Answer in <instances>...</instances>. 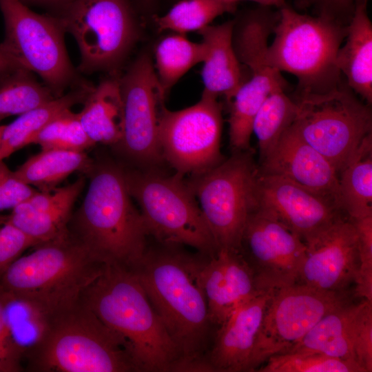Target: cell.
Listing matches in <instances>:
<instances>
[{"mask_svg": "<svg viewBox=\"0 0 372 372\" xmlns=\"http://www.w3.org/2000/svg\"><path fill=\"white\" fill-rule=\"evenodd\" d=\"M158 243L147 246L132 269L178 350L181 371H211L207 355L214 327L198 278L201 254Z\"/></svg>", "mask_w": 372, "mask_h": 372, "instance_id": "cell-1", "label": "cell"}, {"mask_svg": "<svg viewBox=\"0 0 372 372\" xmlns=\"http://www.w3.org/2000/svg\"><path fill=\"white\" fill-rule=\"evenodd\" d=\"M24 353L30 372L139 371L127 341L80 300L34 321Z\"/></svg>", "mask_w": 372, "mask_h": 372, "instance_id": "cell-2", "label": "cell"}, {"mask_svg": "<svg viewBox=\"0 0 372 372\" xmlns=\"http://www.w3.org/2000/svg\"><path fill=\"white\" fill-rule=\"evenodd\" d=\"M79 300L127 341L139 371H181L178 350L133 269L105 265Z\"/></svg>", "mask_w": 372, "mask_h": 372, "instance_id": "cell-3", "label": "cell"}, {"mask_svg": "<svg viewBox=\"0 0 372 372\" xmlns=\"http://www.w3.org/2000/svg\"><path fill=\"white\" fill-rule=\"evenodd\" d=\"M34 248L0 276V285L33 322L78 302L105 265L70 230Z\"/></svg>", "mask_w": 372, "mask_h": 372, "instance_id": "cell-4", "label": "cell"}, {"mask_svg": "<svg viewBox=\"0 0 372 372\" xmlns=\"http://www.w3.org/2000/svg\"><path fill=\"white\" fill-rule=\"evenodd\" d=\"M87 194L71 231L105 265L133 269L142 258L149 236L132 200L124 169L112 163L94 164Z\"/></svg>", "mask_w": 372, "mask_h": 372, "instance_id": "cell-5", "label": "cell"}, {"mask_svg": "<svg viewBox=\"0 0 372 372\" xmlns=\"http://www.w3.org/2000/svg\"><path fill=\"white\" fill-rule=\"evenodd\" d=\"M278 11L266 55L268 65L295 76L299 95L325 93L338 86L342 81L336 56L347 25L299 13L287 4Z\"/></svg>", "mask_w": 372, "mask_h": 372, "instance_id": "cell-6", "label": "cell"}, {"mask_svg": "<svg viewBox=\"0 0 372 372\" xmlns=\"http://www.w3.org/2000/svg\"><path fill=\"white\" fill-rule=\"evenodd\" d=\"M124 172L149 236L162 244L192 247L207 256L216 254L213 234L183 175H165L156 168Z\"/></svg>", "mask_w": 372, "mask_h": 372, "instance_id": "cell-7", "label": "cell"}, {"mask_svg": "<svg viewBox=\"0 0 372 372\" xmlns=\"http://www.w3.org/2000/svg\"><path fill=\"white\" fill-rule=\"evenodd\" d=\"M258 175L249 149L234 152L228 159L187 182L218 249L240 250L247 218L258 207Z\"/></svg>", "mask_w": 372, "mask_h": 372, "instance_id": "cell-8", "label": "cell"}, {"mask_svg": "<svg viewBox=\"0 0 372 372\" xmlns=\"http://www.w3.org/2000/svg\"><path fill=\"white\" fill-rule=\"evenodd\" d=\"M296 102L292 127L339 174L371 134L369 105L361 102L346 81L325 93L300 94Z\"/></svg>", "mask_w": 372, "mask_h": 372, "instance_id": "cell-9", "label": "cell"}, {"mask_svg": "<svg viewBox=\"0 0 372 372\" xmlns=\"http://www.w3.org/2000/svg\"><path fill=\"white\" fill-rule=\"evenodd\" d=\"M6 34L0 50L17 68L38 74L56 96L75 83L76 73L55 15L40 14L21 0H0Z\"/></svg>", "mask_w": 372, "mask_h": 372, "instance_id": "cell-10", "label": "cell"}, {"mask_svg": "<svg viewBox=\"0 0 372 372\" xmlns=\"http://www.w3.org/2000/svg\"><path fill=\"white\" fill-rule=\"evenodd\" d=\"M54 14L74 37L84 73L111 70L125 58L138 29L128 0H74Z\"/></svg>", "mask_w": 372, "mask_h": 372, "instance_id": "cell-11", "label": "cell"}, {"mask_svg": "<svg viewBox=\"0 0 372 372\" xmlns=\"http://www.w3.org/2000/svg\"><path fill=\"white\" fill-rule=\"evenodd\" d=\"M349 292L320 290L294 283L274 289L267 304L248 371L298 343L327 313L351 301Z\"/></svg>", "mask_w": 372, "mask_h": 372, "instance_id": "cell-12", "label": "cell"}, {"mask_svg": "<svg viewBox=\"0 0 372 372\" xmlns=\"http://www.w3.org/2000/svg\"><path fill=\"white\" fill-rule=\"evenodd\" d=\"M223 118L218 98L203 94L196 104L171 111L160 118L158 141L163 161L176 173L192 176L224 161L220 152Z\"/></svg>", "mask_w": 372, "mask_h": 372, "instance_id": "cell-13", "label": "cell"}, {"mask_svg": "<svg viewBox=\"0 0 372 372\" xmlns=\"http://www.w3.org/2000/svg\"><path fill=\"white\" fill-rule=\"evenodd\" d=\"M123 105V132L116 147L143 169L156 168L163 158L158 141L166 94L147 54L140 55L119 78Z\"/></svg>", "mask_w": 372, "mask_h": 372, "instance_id": "cell-14", "label": "cell"}, {"mask_svg": "<svg viewBox=\"0 0 372 372\" xmlns=\"http://www.w3.org/2000/svg\"><path fill=\"white\" fill-rule=\"evenodd\" d=\"M304 242L283 224L259 209L248 217L240 250L262 291L296 282L304 260Z\"/></svg>", "mask_w": 372, "mask_h": 372, "instance_id": "cell-15", "label": "cell"}, {"mask_svg": "<svg viewBox=\"0 0 372 372\" xmlns=\"http://www.w3.org/2000/svg\"><path fill=\"white\" fill-rule=\"evenodd\" d=\"M258 209L271 215L307 243L347 217L332 200L285 178L262 174Z\"/></svg>", "mask_w": 372, "mask_h": 372, "instance_id": "cell-16", "label": "cell"}, {"mask_svg": "<svg viewBox=\"0 0 372 372\" xmlns=\"http://www.w3.org/2000/svg\"><path fill=\"white\" fill-rule=\"evenodd\" d=\"M306 255L296 283L320 290L349 292L360 266L357 234L344 217L305 243Z\"/></svg>", "mask_w": 372, "mask_h": 372, "instance_id": "cell-17", "label": "cell"}, {"mask_svg": "<svg viewBox=\"0 0 372 372\" xmlns=\"http://www.w3.org/2000/svg\"><path fill=\"white\" fill-rule=\"evenodd\" d=\"M198 278L216 329L239 306L267 291L258 287L251 269L234 249L221 248L211 257L201 254Z\"/></svg>", "mask_w": 372, "mask_h": 372, "instance_id": "cell-18", "label": "cell"}, {"mask_svg": "<svg viewBox=\"0 0 372 372\" xmlns=\"http://www.w3.org/2000/svg\"><path fill=\"white\" fill-rule=\"evenodd\" d=\"M262 162L260 173L285 178L332 200L340 208L336 169L292 125Z\"/></svg>", "mask_w": 372, "mask_h": 372, "instance_id": "cell-19", "label": "cell"}, {"mask_svg": "<svg viewBox=\"0 0 372 372\" xmlns=\"http://www.w3.org/2000/svg\"><path fill=\"white\" fill-rule=\"evenodd\" d=\"M274 289L236 309L217 329L207 355L211 371H248L268 301Z\"/></svg>", "mask_w": 372, "mask_h": 372, "instance_id": "cell-20", "label": "cell"}, {"mask_svg": "<svg viewBox=\"0 0 372 372\" xmlns=\"http://www.w3.org/2000/svg\"><path fill=\"white\" fill-rule=\"evenodd\" d=\"M84 185V178L80 177L52 192H39L25 210L1 217L39 244L57 238L69 232L72 207Z\"/></svg>", "mask_w": 372, "mask_h": 372, "instance_id": "cell-21", "label": "cell"}, {"mask_svg": "<svg viewBox=\"0 0 372 372\" xmlns=\"http://www.w3.org/2000/svg\"><path fill=\"white\" fill-rule=\"evenodd\" d=\"M234 21L218 25H209L198 32L205 47L201 77L204 85L203 94L229 101L243 83L241 64L234 43Z\"/></svg>", "mask_w": 372, "mask_h": 372, "instance_id": "cell-22", "label": "cell"}, {"mask_svg": "<svg viewBox=\"0 0 372 372\" xmlns=\"http://www.w3.org/2000/svg\"><path fill=\"white\" fill-rule=\"evenodd\" d=\"M367 3H355L347 25V35L339 48L336 64L348 86L368 105L372 103V23Z\"/></svg>", "mask_w": 372, "mask_h": 372, "instance_id": "cell-23", "label": "cell"}, {"mask_svg": "<svg viewBox=\"0 0 372 372\" xmlns=\"http://www.w3.org/2000/svg\"><path fill=\"white\" fill-rule=\"evenodd\" d=\"M79 112L81 125L90 139L116 146L123 132V105L120 79L112 76L92 86Z\"/></svg>", "mask_w": 372, "mask_h": 372, "instance_id": "cell-24", "label": "cell"}, {"mask_svg": "<svg viewBox=\"0 0 372 372\" xmlns=\"http://www.w3.org/2000/svg\"><path fill=\"white\" fill-rule=\"evenodd\" d=\"M360 305V302L353 303L351 300L329 311L287 352L314 351L351 362L361 369L355 362L353 351L355 324Z\"/></svg>", "mask_w": 372, "mask_h": 372, "instance_id": "cell-25", "label": "cell"}, {"mask_svg": "<svg viewBox=\"0 0 372 372\" xmlns=\"http://www.w3.org/2000/svg\"><path fill=\"white\" fill-rule=\"evenodd\" d=\"M92 86L79 85L67 94L23 113L4 125L0 142V161L33 143L39 132L55 117L75 104L83 102Z\"/></svg>", "mask_w": 372, "mask_h": 372, "instance_id": "cell-26", "label": "cell"}, {"mask_svg": "<svg viewBox=\"0 0 372 372\" xmlns=\"http://www.w3.org/2000/svg\"><path fill=\"white\" fill-rule=\"evenodd\" d=\"M339 204L350 219L372 215V136L362 141L338 174Z\"/></svg>", "mask_w": 372, "mask_h": 372, "instance_id": "cell-27", "label": "cell"}, {"mask_svg": "<svg viewBox=\"0 0 372 372\" xmlns=\"http://www.w3.org/2000/svg\"><path fill=\"white\" fill-rule=\"evenodd\" d=\"M94 164L85 152L42 149L14 173L21 181L36 186L40 192H50L74 172L87 174Z\"/></svg>", "mask_w": 372, "mask_h": 372, "instance_id": "cell-28", "label": "cell"}, {"mask_svg": "<svg viewBox=\"0 0 372 372\" xmlns=\"http://www.w3.org/2000/svg\"><path fill=\"white\" fill-rule=\"evenodd\" d=\"M204 56L203 43L193 42L184 34L169 35L158 43L155 50L154 68L166 95L185 73L203 62Z\"/></svg>", "mask_w": 372, "mask_h": 372, "instance_id": "cell-29", "label": "cell"}, {"mask_svg": "<svg viewBox=\"0 0 372 372\" xmlns=\"http://www.w3.org/2000/svg\"><path fill=\"white\" fill-rule=\"evenodd\" d=\"M31 73L19 68L0 79V121L21 115L57 97Z\"/></svg>", "mask_w": 372, "mask_h": 372, "instance_id": "cell-30", "label": "cell"}, {"mask_svg": "<svg viewBox=\"0 0 372 372\" xmlns=\"http://www.w3.org/2000/svg\"><path fill=\"white\" fill-rule=\"evenodd\" d=\"M297 110V102L289 97L284 89L272 92L262 103L252 125L262 160L292 125Z\"/></svg>", "mask_w": 372, "mask_h": 372, "instance_id": "cell-31", "label": "cell"}, {"mask_svg": "<svg viewBox=\"0 0 372 372\" xmlns=\"http://www.w3.org/2000/svg\"><path fill=\"white\" fill-rule=\"evenodd\" d=\"M236 4L222 0H181L166 14L155 18L158 31L177 34L200 31L218 16L235 10Z\"/></svg>", "mask_w": 372, "mask_h": 372, "instance_id": "cell-32", "label": "cell"}, {"mask_svg": "<svg viewBox=\"0 0 372 372\" xmlns=\"http://www.w3.org/2000/svg\"><path fill=\"white\" fill-rule=\"evenodd\" d=\"M260 372H362L356 365L314 351H295L269 357Z\"/></svg>", "mask_w": 372, "mask_h": 372, "instance_id": "cell-33", "label": "cell"}, {"mask_svg": "<svg viewBox=\"0 0 372 372\" xmlns=\"http://www.w3.org/2000/svg\"><path fill=\"white\" fill-rule=\"evenodd\" d=\"M33 143L42 149L85 152L95 144L90 139L79 119V113L66 110L52 120L37 136Z\"/></svg>", "mask_w": 372, "mask_h": 372, "instance_id": "cell-34", "label": "cell"}, {"mask_svg": "<svg viewBox=\"0 0 372 372\" xmlns=\"http://www.w3.org/2000/svg\"><path fill=\"white\" fill-rule=\"evenodd\" d=\"M350 220L357 234L360 259L353 294L372 301V215Z\"/></svg>", "mask_w": 372, "mask_h": 372, "instance_id": "cell-35", "label": "cell"}, {"mask_svg": "<svg viewBox=\"0 0 372 372\" xmlns=\"http://www.w3.org/2000/svg\"><path fill=\"white\" fill-rule=\"evenodd\" d=\"M355 360L362 372L372 371V301H360L353 341Z\"/></svg>", "mask_w": 372, "mask_h": 372, "instance_id": "cell-36", "label": "cell"}, {"mask_svg": "<svg viewBox=\"0 0 372 372\" xmlns=\"http://www.w3.org/2000/svg\"><path fill=\"white\" fill-rule=\"evenodd\" d=\"M39 243L0 216V276L27 249Z\"/></svg>", "mask_w": 372, "mask_h": 372, "instance_id": "cell-37", "label": "cell"}, {"mask_svg": "<svg viewBox=\"0 0 372 372\" xmlns=\"http://www.w3.org/2000/svg\"><path fill=\"white\" fill-rule=\"evenodd\" d=\"M8 293L0 285V360L12 372L19 371L20 359L23 351L14 341L7 316Z\"/></svg>", "mask_w": 372, "mask_h": 372, "instance_id": "cell-38", "label": "cell"}, {"mask_svg": "<svg viewBox=\"0 0 372 372\" xmlns=\"http://www.w3.org/2000/svg\"><path fill=\"white\" fill-rule=\"evenodd\" d=\"M37 192L19 179L3 161H0V211L12 209Z\"/></svg>", "mask_w": 372, "mask_h": 372, "instance_id": "cell-39", "label": "cell"}, {"mask_svg": "<svg viewBox=\"0 0 372 372\" xmlns=\"http://www.w3.org/2000/svg\"><path fill=\"white\" fill-rule=\"evenodd\" d=\"M298 3L313 6L316 15L347 25L355 10V0H298Z\"/></svg>", "mask_w": 372, "mask_h": 372, "instance_id": "cell-40", "label": "cell"}, {"mask_svg": "<svg viewBox=\"0 0 372 372\" xmlns=\"http://www.w3.org/2000/svg\"><path fill=\"white\" fill-rule=\"evenodd\" d=\"M74 0H21L24 3H32L54 9L56 11L60 10L67 4Z\"/></svg>", "mask_w": 372, "mask_h": 372, "instance_id": "cell-41", "label": "cell"}, {"mask_svg": "<svg viewBox=\"0 0 372 372\" xmlns=\"http://www.w3.org/2000/svg\"><path fill=\"white\" fill-rule=\"evenodd\" d=\"M17 69L19 68L16 67L0 50V79Z\"/></svg>", "mask_w": 372, "mask_h": 372, "instance_id": "cell-42", "label": "cell"}, {"mask_svg": "<svg viewBox=\"0 0 372 372\" xmlns=\"http://www.w3.org/2000/svg\"><path fill=\"white\" fill-rule=\"evenodd\" d=\"M225 2L236 4L238 1L241 0H222ZM257 3L258 5L276 7L280 8L287 5L286 0H248Z\"/></svg>", "mask_w": 372, "mask_h": 372, "instance_id": "cell-43", "label": "cell"}, {"mask_svg": "<svg viewBox=\"0 0 372 372\" xmlns=\"http://www.w3.org/2000/svg\"><path fill=\"white\" fill-rule=\"evenodd\" d=\"M0 372H12L10 369L0 360Z\"/></svg>", "mask_w": 372, "mask_h": 372, "instance_id": "cell-44", "label": "cell"}, {"mask_svg": "<svg viewBox=\"0 0 372 372\" xmlns=\"http://www.w3.org/2000/svg\"><path fill=\"white\" fill-rule=\"evenodd\" d=\"M369 0H355V3H367Z\"/></svg>", "mask_w": 372, "mask_h": 372, "instance_id": "cell-45", "label": "cell"}, {"mask_svg": "<svg viewBox=\"0 0 372 372\" xmlns=\"http://www.w3.org/2000/svg\"><path fill=\"white\" fill-rule=\"evenodd\" d=\"M3 128H4V125H0V142H1Z\"/></svg>", "mask_w": 372, "mask_h": 372, "instance_id": "cell-46", "label": "cell"}, {"mask_svg": "<svg viewBox=\"0 0 372 372\" xmlns=\"http://www.w3.org/2000/svg\"><path fill=\"white\" fill-rule=\"evenodd\" d=\"M141 1H142L143 2H145V3H146V2L148 3V2L151 1L152 0H141Z\"/></svg>", "mask_w": 372, "mask_h": 372, "instance_id": "cell-47", "label": "cell"}, {"mask_svg": "<svg viewBox=\"0 0 372 372\" xmlns=\"http://www.w3.org/2000/svg\"><path fill=\"white\" fill-rule=\"evenodd\" d=\"M297 1H298V0H297Z\"/></svg>", "mask_w": 372, "mask_h": 372, "instance_id": "cell-48", "label": "cell"}, {"mask_svg": "<svg viewBox=\"0 0 372 372\" xmlns=\"http://www.w3.org/2000/svg\"></svg>", "mask_w": 372, "mask_h": 372, "instance_id": "cell-49", "label": "cell"}]
</instances>
